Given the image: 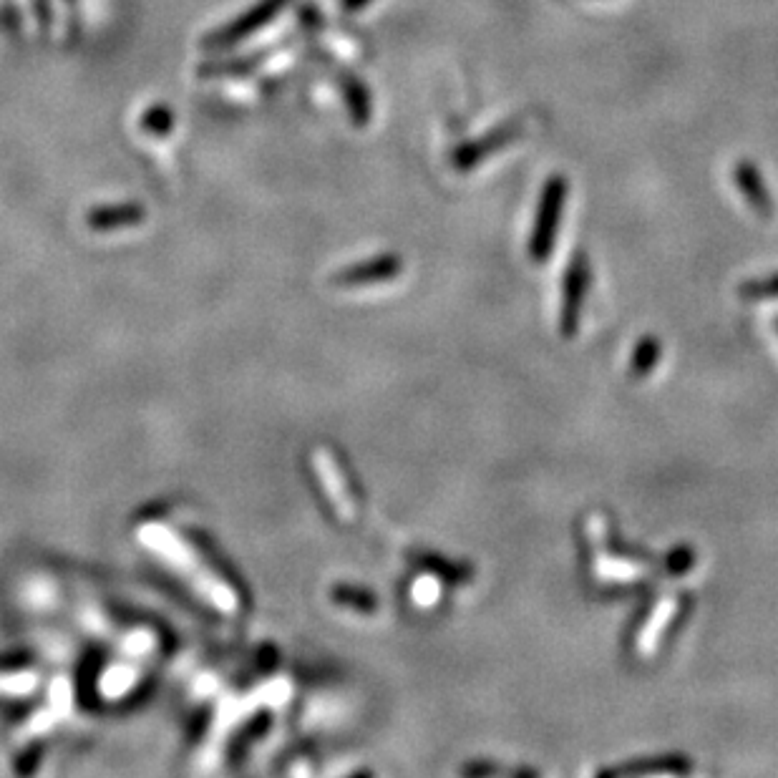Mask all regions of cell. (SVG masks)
I'll return each mask as SVG.
<instances>
[{"label":"cell","mask_w":778,"mask_h":778,"mask_svg":"<svg viewBox=\"0 0 778 778\" xmlns=\"http://www.w3.org/2000/svg\"><path fill=\"white\" fill-rule=\"evenodd\" d=\"M141 539H144V544H147L149 549L162 554L164 562H167L177 575H182V580L187 582L194 592H199L209 605L227 612V615H232V612L237 610L235 590H232L225 580H220V575L212 572V567L199 557V552H194L192 544L184 542L179 534L162 527V524H152V527L141 529Z\"/></svg>","instance_id":"obj_1"},{"label":"cell","mask_w":778,"mask_h":778,"mask_svg":"<svg viewBox=\"0 0 778 778\" xmlns=\"http://www.w3.org/2000/svg\"><path fill=\"white\" fill-rule=\"evenodd\" d=\"M564 202H567V179L554 174L552 179H547L542 189L537 220H534L532 227V240H529V255H532L534 262H544L552 255L557 227L562 222Z\"/></svg>","instance_id":"obj_2"},{"label":"cell","mask_w":778,"mask_h":778,"mask_svg":"<svg viewBox=\"0 0 778 778\" xmlns=\"http://www.w3.org/2000/svg\"><path fill=\"white\" fill-rule=\"evenodd\" d=\"M288 3L290 0H260V3H255L252 8H247L240 18H235V21H230L227 26L209 33V36L204 38V48H209V51H225V48H232L237 46V43L247 41V38L255 36L257 31H262L267 23L275 21V18L285 11Z\"/></svg>","instance_id":"obj_3"},{"label":"cell","mask_w":778,"mask_h":778,"mask_svg":"<svg viewBox=\"0 0 778 778\" xmlns=\"http://www.w3.org/2000/svg\"><path fill=\"white\" fill-rule=\"evenodd\" d=\"M313 466L315 474H318L320 486H323L325 497L333 504L335 514H338L343 522H353L358 517V504L356 494L348 484V474L343 471L340 461L330 454L328 449H315L313 451Z\"/></svg>","instance_id":"obj_4"},{"label":"cell","mask_w":778,"mask_h":778,"mask_svg":"<svg viewBox=\"0 0 778 778\" xmlns=\"http://www.w3.org/2000/svg\"><path fill=\"white\" fill-rule=\"evenodd\" d=\"M587 288H590V262L582 250L575 252L562 285V315H559V330L564 338H572L580 328V313L585 305Z\"/></svg>","instance_id":"obj_5"},{"label":"cell","mask_w":778,"mask_h":778,"mask_svg":"<svg viewBox=\"0 0 778 778\" xmlns=\"http://www.w3.org/2000/svg\"><path fill=\"white\" fill-rule=\"evenodd\" d=\"M685 610H688V597L685 595H670L665 597V600H660L658 605H655V610L650 612L643 630L638 632V638H635V650H638V655L650 658V655L658 653L665 635L678 625L680 617L685 615Z\"/></svg>","instance_id":"obj_6"},{"label":"cell","mask_w":778,"mask_h":778,"mask_svg":"<svg viewBox=\"0 0 778 778\" xmlns=\"http://www.w3.org/2000/svg\"><path fill=\"white\" fill-rule=\"evenodd\" d=\"M517 136H519L517 124H504L499 126V129L489 131L486 136H481V139L466 141V144L456 147L454 154H451V162H454V167L461 169V172L474 169L476 164L484 162L486 157H491V154H497L499 149L507 147V144H512Z\"/></svg>","instance_id":"obj_7"},{"label":"cell","mask_w":778,"mask_h":778,"mask_svg":"<svg viewBox=\"0 0 778 778\" xmlns=\"http://www.w3.org/2000/svg\"><path fill=\"white\" fill-rule=\"evenodd\" d=\"M401 270H403L401 257L383 255V257H376V260H368V262H361V265L348 267V270H343L338 277H335V282H340V285H373V282L393 280V277L401 275Z\"/></svg>","instance_id":"obj_8"},{"label":"cell","mask_w":778,"mask_h":778,"mask_svg":"<svg viewBox=\"0 0 778 778\" xmlns=\"http://www.w3.org/2000/svg\"><path fill=\"white\" fill-rule=\"evenodd\" d=\"M733 182H736V187L741 189L746 202L756 209L758 215L763 217L771 215L773 212L771 194H768V187L766 182H763L761 172H758L751 162H738L736 167H733Z\"/></svg>","instance_id":"obj_9"},{"label":"cell","mask_w":778,"mask_h":778,"mask_svg":"<svg viewBox=\"0 0 778 778\" xmlns=\"http://www.w3.org/2000/svg\"><path fill=\"white\" fill-rule=\"evenodd\" d=\"M690 768H693V763L688 761V756L670 753V756L653 758V761H635V763H627V766L610 768V771H602V776H648V773H668V776H678V773H688Z\"/></svg>","instance_id":"obj_10"},{"label":"cell","mask_w":778,"mask_h":778,"mask_svg":"<svg viewBox=\"0 0 778 778\" xmlns=\"http://www.w3.org/2000/svg\"><path fill=\"white\" fill-rule=\"evenodd\" d=\"M416 562L421 564L423 570L429 572V575L439 577V580L454 582V585L471 582V570L461 562H449L446 557H439V554H431V552H418Z\"/></svg>","instance_id":"obj_11"},{"label":"cell","mask_w":778,"mask_h":778,"mask_svg":"<svg viewBox=\"0 0 778 778\" xmlns=\"http://www.w3.org/2000/svg\"><path fill=\"white\" fill-rule=\"evenodd\" d=\"M343 96L353 124L366 126L368 121H371V111H373V101L366 86H363L358 79H350L348 76V79H343Z\"/></svg>","instance_id":"obj_12"},{"label":"cell","mask_w":778,"mask_h":778,"mask_svg":"<svg viewBox=\"0 0 778 778\" xmlns=\"http://www.w3.org/2000/svg\"><path fill=\"white\" fill-rule=\"evenodd\" d=\"M141 220V209L134 204H119V207L94 209L89 215V225L94 230H114V227L134 225Z\"/></svg>","instance_id":"obj_13"},{"label":"cell","mask_w":778,"mask_h":778,"mask_svg":"<svg viewBox=\"0 0 778 778\" xmlns=\"http://www.w3.org/2000/svg\"><path fill=\"white\" fill-rule=\"evenodd\" d=\"M660 353H663V343H660L655 335H645L635 350H632L630 358V373L635 378H645L660 361Z\"/></svg>","instance_id":"obj_14"},{"label":"cell","mask_w":778,"mask_h":778,"mask_svg":"<svg viewBox=\"0 0 778 778\" xmlns=\"http://www.w3.org/2000/svg\"><path fill=\"white\" fill-rule=\"evenodd\" d=\"M333 595L338 602L356 607L361 612H373L378 607L376 597L366 590H358V587H338V590H333Z\"/></svg>","instance_id":"obj_15"},{"label":"cell","mask_w":778,"mask_h":778,"mask_svg":"<svg viewBox=\"0 0 778 778\" xmlns=\"http://www.w3.org/2000/svg\"><path fill=\"white\" fill-rule=\"evenodd\" d=\"M738 293L746 300H773L778 298V275L766 277V280H751L743 282Z\"/></svg>","instance_id":"obj_16"},{"label":"cell","mask_w":778,"mask_h":778,"mask_svg":"<svg viewBox=\"0 0 778 778\" xmlns=\"http://www.w3.org/2000/svg\"><path fill=\"white\" fill-rule=\"evenodd\" d=\"M411 595H413V602H416V605H423V607L434 605V602L439 600V595H441L439 577H434V575L418 577V580L413 582Z\"/></svg>","instance_id":"obj_17"},{"label":"cell","mask_w":778,"mask_h":778,"mask_svg":"<svg viewBox=\"0 0 778 778\" xmlns=\"http://www.w3.org/2000/svg\"><path fill=\"white\" fill-rule=\"evenodd\" d=\"M693 564H695V552L690 547H685V544L675 547L673 552L668 554V559H665V567H668L670 575H675V577H680V575H685L688 570H693Z\"/></svg>","instance_id":"obj_18"},{"label":"cell","mask_w":778,"mask_h":778,"mask_svg":"<svg viewBox=\"0 0 778 778\" xmlns=\"http://www.w3.org/2000/svg\"><path fill=\"white\" fill-rule=\"evenodd\" d=\"M172 114L169 109L159 106V109H149L147 116H144V129H149L152 134H167L172 129Z\"/></svg>","instance_id":"obj_19"},{"label":"cell","mask_w":778,"mask_h":778,"mask_svg":"<svg viewBox=\"0 0 778 778\" xmlns=\"http://www.w3.org/2000/svg\"><path fill=\"white\" fill-rule=\"evenodd\" d=\"M461 773L471 778H481V776H491V773H499V766H491V763H471V766L461 768Z\"/></svg>","instance_id":"obj_20"},{"label":"cell","mask_w":778,"mask_h":778,"mask_svg":"<svg viewBox=\"0 0 778 778\" xmlns=\"http://www.w3.org/2000/svg\"><path fill=\"white\" fill-rule=\"evenodd\" d=\"M371 0H340V6H343L345 13H358L361 8H366Z\"/></svg>","instance_id":"obj_21"},{"label":"cell","mask_w":778,"mask_h":778,"mask_svg":"<svg viewBox=\"0 0 778 778\" xmlns=\"http://www.w3.org/2000/svg\"><path fill=\"white\" fill-rule=\"evenodd\" d=\"M33 6H36L41 23H48V16H51V13H48V0H33Z\"/></svg>","instance_id":"obj_22"}]
</instances>
